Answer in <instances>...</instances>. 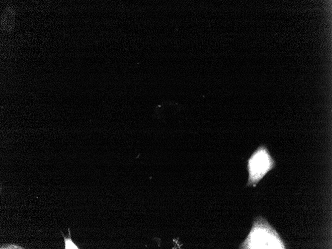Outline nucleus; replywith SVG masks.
Returning a JSON list of instances; mask_svg holds the SVG:
<instances>
[{
    "label": "nucleus",
    "mask_w": 332,
    "mask_h": 249,
    "mask_svg": "<svg viewBox=\"0 0 332 249\" xmlns=\"http://www.w3.org/2000/svg\"><path fill=\"white\" fill-rule=\"evenodd\" d=\"M239 249H284L285 243L276 230L261 216L253 221L250 231Z\"/></svg>",
    "instance_id": "nucleus-1"
},
{
    "label": "nucleus",
    "mask_w": 332,
    "mask_h": 249,
    "mask_svg": "<svg viewBox=\"0 0 332 249\" xmlns=\"http://www.w3.org/2000/svg\"><path fill=\"white\" fill-rule=\"evenodd\" d=\"M275 165V161L266 146H259L248 160L249 176L246 186L255 187Z\"/></svg>",
    "instance_id": "nucleus-2"
},
{
    "label": "nucleus",
    "mask_w": 332,
    "mask_h": 249,
    "mask_svg": "<svg viewBox=\"0 0 332 249\" xmlns=\"http://www.w3.org/2000/svg\"><path fill=\"white\" fill-rule=\"evenodd\" d=\"M69 237L68 238L65 237L62 232H61L63 236L65 243V249H79L80 248L73 242L71 236L70 228H68Z\"/></svg>",
    "instance_id": "nucleus-3"
},
{
    "label": "nucleus",
    "mask_w": 332,
    "mask_h": 249,
    "mask_svg": "<svg viewBox=\"0 0 332 249\" xmlns=\"http://www.w3.org/2000/svg\"><path fill=\"white\" fill-rule=\"evenodd\" d=\"M0 249H23V248L17 245L11 244L8 246L6 245L5 246H3L2 247H1Z\"/></svg>",
    "instance_id": "nucleus-4"
}]
</instances>
